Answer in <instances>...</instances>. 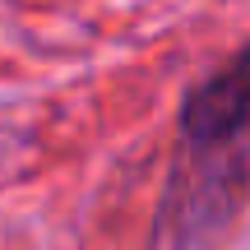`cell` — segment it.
<instances>
[{
  "mask_svg": "<svg viewBox=\"0 0 250 250\" xmlns=\"http://www.w3.org/2000/svg\"><path fill=\"white\" fill-rule=\"evenodd\" d=\"M181 148H250V46L186 98Z\"/></svg>",
  "mask_w": 250,
  "mask_h": 250,
  "instance_id": "obj_1",
  "label": "cell"
}]
</instances>
